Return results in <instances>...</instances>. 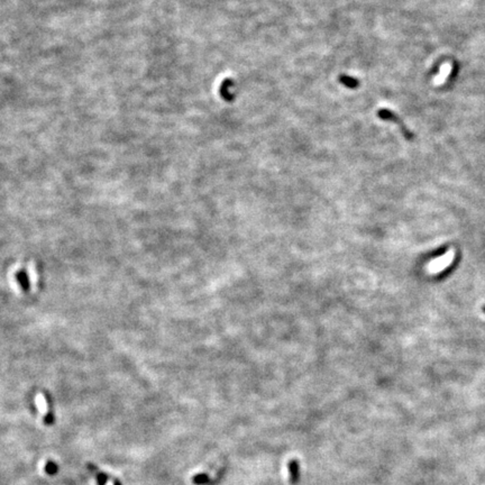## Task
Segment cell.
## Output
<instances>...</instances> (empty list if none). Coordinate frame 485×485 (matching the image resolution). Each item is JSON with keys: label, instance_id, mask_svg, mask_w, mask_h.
Returning <instances> with one entry per match:
<instances>
[{"label": "cell", "instance_id": "cell-1", "mask_svg": "<svg viewBox=\"0 0 485 485\" xmlns=\"http://www.w3.org/2000/svg\"><path fill=\"white\" fill-rule=\"evenodd\" d=\"M377 116H379V118L382 119V120L390 121V123L397 124L398 127L400 128V130H401V133L404 136V138L408 139V141H413V139H415V134H413L411 130L407 127V125L403 123L401 118H400V117L397 114H395V112H393L392 110L386 109V108H382V109L377 111Z\"/></svg>", "mask_w": 485, "mask_h": 485}, {"label": "cell", "instance_id": "cell-2", "mask_svg": "<svg viewBox=\"0 0 485 485\" xmlns=\"http://www.w3.org/2000/svg\"><path fill=\"white\" fill-rule=\"evenodd\" d=\"M454 259H455V249L452 248L447 250L446 254H444L443 256H440V257L431 260V262L427 265V272L429 274H433V275L442 273L448 266H451L454 262Z\"/></svg>", "mask_w": 485, "mask_h": 485}, {"label": "cell", "instance_id": "cell-3", "mask_svg": "<svg viewBox=\"0 0 485 485\" xmlns=\"http://www.w3.org/2000/svg\"><path fill=\"white\" fill-rule=\"evenodd\" d=\"M232 87H234V81L232 79H225L222 82V85H220V96L227 102H232L235 100L236 96L229 91V89Z\"/></svg>", "mask_w": 485, "mask_h": 485}, {"label": "cell", "instance_id": "cell-4", "mask_svg": "<svg viewBox=\"0 0 485 485\" xmlns=\"http://www.w3.org/2000/svg\"><path fill=\"white\" fill-rule=\"evenodd\" d=\"M87 466H88V470L91 472V473L94 475V478H96L98 485H106L107 484L108 480H109V475H107L106 473H103V472L99 471L98 467L96 465L91 464V463H89Z\"/></svg>", "mask_w": 485, "mask_h": 485}, {"label": "cell", "instance_id": "cell-5", "mask_svg": "<svg viewBox=\"0 0 485 485\" xmlns=\"http://www.w3.org/2000/svg\"><path fill=\"white\" fill-rule=\"evenodd\" d=\"M339 82L344 85V87L346 88H348V89H357L359 87V81L356 79V78H354V76H350V75H347V74H341L339 76Z\"/></svg>", "mask_w": 485, "mask_h": 485}, {"label": "cell", "instance_id": "cell-6", "mask_svg": "<svg viewBox=\"0 0 485 485\" xmlns=\"http://www.w3.org/2000/svg\"><path fill=\"white\" fill-rule=\"evenodd\" d=\"M44 470L45 472L48 475H55L57 472H58V466L55 462H52V461H48L46 464H45V467H44Z\"/></svg>", "mask_w": 485, "mask_h": 485}, {"label": "cell", "instance_id": "cell-7", "mask_svg": "<svg viewBox=\"0 0 485 485\" xmlns=\"http://www.w3.org/2000/svg\"><path fill=\"white\" fill-rule=\"evenodd\" d=\"M112 482H114V485H121L120 481L117 480V479H112Z\"/></svg>", "mask_w": 485, "mask_h": 485}, {"label": "cell", "instance_id": "cell-8", "mask_svg": "<svg viewBox=\"0 0 485 485\" xmlns=\"http://www.w3.org/2000/svg\"><path fill=\"white\" fill-rule=\"evenodd\" d=\"M483 310H484V312H485V305L483 307Z\"/></svg>", "mask_w": 485, "mask_h": 485}]
</instances>
